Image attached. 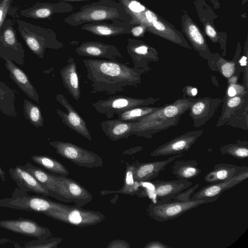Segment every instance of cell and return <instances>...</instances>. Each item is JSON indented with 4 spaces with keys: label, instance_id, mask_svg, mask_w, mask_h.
<instances>
[{
    "label": "cell",
    "instance_id": "obj_1",
    "mask_svg": "<svg viewBox=\"0 0 248 248\" xmlns=\"http://www.w3.org/2000/svg\"><path fill=\"white\" fill-rule=\"evenodd\" d=\"M82 62L93 93H105L114 95L128 88L137 87L141 82L142 74L146 73L120 61L88 59Z\"/></svg>",
    "mask_w": 248,
    "mask_h": 248
},
{
    "label": "cell",
    "instance_id": "obj_2",
    "mask_svg": "<svg viewBox=\"0 0 248 248\" xmlns=\"http://www.w3.org/2000/svg\"><path fill=\"white\" fill-rule=\"evenodd\" d=\"M23 167L50 192L52 198L65 202H74L80 207L92 200V194L86 188L67 176L52 174L31 163H26Z\"/></svg>",
    "mask_w": 248,
    "mask_h": 248
},
{
    "label": "cell",
    "instance_id": "obj_3",
    "mask_svg": "<svg viewBox=\"0 0 248 248\" xmlns=\"http://www.w3.org/2000/svg\"><path fill=\"white\" fill-rule=\"evenodd\" d=\"M196 98L182 97L160 106L136 123L132 129V135L151 139L155 134L176 126L181 116L189 109Z\"/></svg>",
    "mask_w": 248,
    "mask_h": 248
},
{
    "label": "cell",
    "instance_id": "obj_4",
    "mask_svg": "<svg viewBox=\"0 0 248 248\" xmlns=\"http://www.w3.org/2000/svg\"><path fill=\"white\" fill-rule=\"evenodd\" d=\"M118 20L130 22L131 17L120 2L99 0L80 7L78 11L65 18L64 22L73 27L86 23Z\"/></svg>",
    "mask_w": 248,
    "mask_h": 248
},
{
    "label": "cell",
    "instance_id": "obj_5",
    "mask_svg": "<svg viewBox=\"0 0 248 248\" xmlns=\"http://www.w3.org/2000/svg\"><path fill=\"white\" fill-rule=\"evenodd\" d=\"M16 21L21 37L32 52L39 58H44L46 48L58 49L63 46L52 30L19 19Z\"/></svg>",
    "mask_w": 248,
    "mask_h": 248
},
{
    "label": "cell",
    "instance_id": "obj_6",
    "mask_svg": "<svg viewBox=\"0 0 248 248\" xmlns=\"http://www.w3.org/2000/svg\"><path fill=\"white\" fill-rule=\"evenodd\" d=\"M218 198L182 200L174 198L151 203L148 207L149 215L158 222H164L178 217L188 211L202 204L213 202Z\"/></svg>",
    "mask_w": 248,
    "mask_h": 248
},
{
    "label": "cell",
    "instance_id": "obj_7",
    "mask_svg": "<svg viewBox=\"0 0 248 248\" xmlns=\"http://www.w3.org/2000/svg\"><path fill=\"white\" fill-rule=\"evenodd\" d=\"M64 204L56 202L40 195H29L16 188L11 197L0 199V207L33 211L43 214L52 209H61Z\"/></svg>",
    "mask_w": 248,
    "mask_h": 248
},
{
    "label": "cell",
    "instance_id": "obj_8",
    "mask_svg": "<svg viewBox=\"0 0 248 248\" xmlns=\"http://www.w3.org/2000/svg\"><path fill=\"white\" fill-rule=\"evenodd\" d=\"M43 214L59 221L79 227L95 225L106 218V217L100 212L83 209L76 205L64 204L61 209L50 210Z\"/></svg>",
    "mask_w": 248,
    "mask_h": 248
},
{
    "label": "cell",
    "instance_id": "obj_9",
    "mask_svg": "<svg viewBox=\"0 0 248 248\" xmlns=\"http://www.w3.org/2000/svg\"><path fill=\"white\" fill-rule=\"evenodd\" d=\"M158 98H136L124 95H114L99 100L92 104L93 108L107 118L130 108L140 106H149L155 104Z\"/></svg>",
    "mask_w": 248,
    "mask_h": 248
},
{
    "label": "cell",
    "instance_id": "obj_10",
    "mask_svg": "<svg viewBox=\"0 0 248 248\" xmlns=\"http://www.w3.org/2000/svg\"><path fill=\"white\" fill-rule=\"evenodd\" d=\"M49 143L59 155L79 166L93 168L103 166V159L98 155L73 143L57 140Z\"/></svg>",
    "mask_w": 248,
    "mask_h": 248
},
{
    "label": "cell",
    "instance_id": "obj_11",
    "mask_svg": "<svg viewBox=\"0 0 248 248\" xmlns=\"http://www.w3.org/2000/svg\"><path fill=\"white\" fill-rule=\"evenodd\" d=\"M0 57L24 65V50L10 18L5 19L0 29Z\"/></svg>",
    "mask_w": 248,
    "mask_h": 248
},
{
    "label": "cell",
    "instance_id": "obj_12",
    "mask_svg": "<svg viewBox=\"0 0 248 248\" xmlns=\"http://www.w3.org/2000/svg\"><path fill=\"white\" fill-rule=\"evenodd\" d=\"M0 227L13 232L35 237L37 239H44L52 235L48 228L41 226L35 220L23 217L1 220Z\"/></svg>",
    "mask_w": 248,
    "mask_h": 248
},
{
    "label": "cell",
    "instance_id": "obj_13",
    "mask_svg": "<svg viewBox=\"0 0 248 248\" xmlns=\"http://www.w3.org/2000/svg\"><path fill=\"white\" fill-rule=\"evenodd\" d=\"M203 132V130L200 129L181 134L158 146L150 155L152 156H159L183 153L191 148Z\"/></svg>",
    "mask_w": 248,
    "mask_h": 248
},
{
    "label": "cell",
    "instance_id": "obj_14",
    "mask_svg": "<svg viewBox=\"0 0 248 248\" xmlns=\"http://www.w3.org/2000/svg\"><path fill=\"white\" fill-rule=\"evenodd\" d=\"M127 41V52L132 60L134 67L142 69L146 73L150 71V62L159 61L156 50L136 39L128 38Z\"/></svg>",
    "mask_w": 248,
    "mask_h": 248
},
{
    "label": "cell",
    "instance_id": "obj_15",
    "mask_svg": "<svg viewBox=\"0 0 248 248\" xmlns=\"http://www.w3.org/2000/svg\"><path fill=\"white\" fill-rule=\"evenodd\" d=\"M56 100L67 110V112L57 108L56 112L61 117L62 123L74 131L83 136L89 140H92L91 134L86 122L62 94H58Z\"/></svg>",
    "mask_w": 248,
    "mask_h": 248
},
{
    "label": "cell",
    "instance_id": "obj_16",
    "mask_svg": "<svg viewBox=\"0 0 248 248\" xmlns=\"http://www.w3.org/2000/svg\"><path fill=\"white\" fill-rule=\"evenodd\" d=\"M222 99L210 97L196 98L188 110L193 125L198 128L204 125L215 115Z\"/></svg>",
    "mask_w": 248,
    "mask_h": 248
},
{
    "label": "cell",
    "instance_id": "obj_17",
    "mask_svg": "<svg viewBox=\"0 0 248 248\" xmlns=\"http://www.w3.org/2000/svg\"><path fill=\"white\" fill-rule=\"evenodd\" d=\"M80 56L104 58L109 60L124 61L123 56L115 46L90 41L82 43L75 49Z\"/></svg>",
    "mask_w": 248,
    "mask_h": 248
},
{
    "label": "cell",
    "instance_id": "obj_18",
    "mask_svg": "<svg viewBox=\"0 0 248 248\" xmlns=\"http://www.w3.org/2000/svg\"><path fill=\"white\" fill-rule=\"evenodd\" d=\"M134 25L128 22L114 20L111 23L102 21L86 23L80 29L93 35L110 37L130 33Z\"/></svg>",
    "mask_w": 248,
    "mask_h": 248
},
{
    "label": "cell",
    "instance_id": "obj_19",
    "mask_svg": "<svg viewBox=\"0 0 248 248\" xmlns=\"http://www.w3.org/2000/svg\"><path fill=\"white\" fill-rule=\"evenodd\" d=\"M73 10V6L67 2H37L32 6L21 10L20 15L26 18L43 19L49 18L55 14L67 13Z\"/></svg>",
    "mask_w": 248,
    "mask_h": 248
},
{
    "label": "cell",
    "instance_id": "obj_20",
    "mask_svg": "<svg viewBox=\"0 0 248 248\" xmlns=\"http://www.w3.org/2000/svg\"><path fill=\"white\" fill-rule=\"evenodd\" d=\"M9 172L18 188L27 192H31L46 197H51L50 192L30 172L20 165L11 167Z\"/></svg>",
    "mask_w": 248,
    "mask_h": 248
},
{
    "label": "cell",
    "instance_id": "obj_21",
    "mask_svg": "<svg viewBox=\"0 0 248 248\" xmlns=\"http://www.w3.org/2000/svg\"><path fill=\"white\" fill-rule=\"evenodd\" d=\"M248 177V170H247L237 174L229 180L210 184L199 191L195 192L190 200L219 198L224 191L242 183Z\"/></svg>",
    "mask_w": 248,
    "mask_h": 248
},
{
    "label": "cell",
    "instance_id": "obj_22",
    "mask_svg": "<svg viewBox=\"0 0 248 248\" xmlns=\"http://www.w3.org/2000/svg\"><path fill=\"white\" fill-rule=\"evenodd\" d=\"M183 154H179L161 161L140 162L137 164L134 172L135 181L140 183L150 181L157 177L159 173L165 169L167 166L179 158Z\"/></svg>",
    "mask_w": 248,
    "mask_h": 248
},
{
    "label": "cell",
    "instance_id": "obj_23",
    "mask_svg": "<svg viewBox=\"0 0 248 248\" xmlns=\"http://www.w3.org/2000/svg\"><path fill=\"white\" fill-rule=\"evenodd\" d=\"M152 184L158 201H166L191 186L192 183L177 179L171 181L155 180L152 181Z\"/></svg>",
    "mask_w": 248,
    "mask_h": 248
},
{
    "label": "cell",
    "instance_id": "obj_24",
    "mask_svg": "<svg viewBox=\"0 0 248 248\" xmlns=\"http://www.w3.org/2000/svg\"><path fill=\"white\" fill-rule=\"evenodd\" d=\"M62 84L71 96L76 101L80 97L81 91L77 64L72 57H69L67 64L60 71Z\"/></svg>",
    "mask_w": 248,
    "mask_h": 248
},
{
    "label": "cell",
    "instance_id": "obj_25",
    "mask_svg": "<svg viewBox=\"0 0 248 248\" xmlns=\"http://www.w3.org/2000/svg\"><path fill=\"white\" fill-rule=\"evenodd\" d=\"M4 60L5 66L9 72L10 78L28 97L39 103V95L27 75L13 62L6 59Z\"/></svg>",
    "mask_w": 248,
    "mask_h": 248
},
{
    "label": "cell",
    "instance_id": "obj_26",
    "mask_svg": "<svg viewBox=\"0 0 248 248\" xmlns=\"http://www.w3.org/2000/svg\"><path fill=\"white\" fill-rule=\"evenodd\" d=\"M136 122H127L116 119L108 120L100 123L106 136L112 140L127 139L132 135V129Z\"/></svg>",
    "mask_w": 248,
    "mask_h": 248
},
{
    "label": "cell",
    "instance_id": "obj_27",
    "mask_svg": "<svg viewBox=\"0 0 248 248\" xmlns=\"http://www.w3.org/2000/svg\"><path fill=\"white\" fill-rule=\"evenodd\" d=\"M248 170L245 166H236L228 163H219L215 165L204 178V181L209 184L229 180L237 174Z\"/></svg>",
    "mask_w": 248,
    "mask_h": 248
},
{
    "label": "cell",
    "instance_id": "obj_28",
    "mask_svg": "<svg viewBox=\"0 0 248 248\" xmlns=\"http://www.w3.org/2000/svg\"><path fill=\"white\" fill-rule=\"evenodd\" d=\"M139 160L129 164L126 162V166L124 179V185L122 188L117 190H103L100 192L101 195L109 194L121 193L133 195L140 192V183L135 181L134 172Z\"/></svg>",
    "mask_w": 248,
    "mask_h": 248
},
{
    "label": "cell",
    "instance_id": "obj_29",
    "mask_svg": "<svg viewBox=\"0 0 248 248\" xmlns=\"http://www.w3.org/2000/svg\"><path fill=\"white\" fill-rule=\"evenodd\" d=\"M240 57L239 53H236L233 60L229 61L217 53H212V58L208 61L207 64L211 70L219 73L228 79L234 74Z\"/></svg>",
    "mask_w": 248,
    "mask_h": 248
},
{
    "label": "cell",
    "instance_id": "obj_30",
    "mask_svg": "<svg viewBox=\"0 0 248 248\" xmlns=\"http://www.w3.org/2000/svg\"><path fill=\"white\" fill-rule=\"evenodd\" d=\"M195 159H178L171 169L172 174L178 179L188 180L198 176L202 172Z\"/></svg>",
    "mask_w": 248,
    "mask_h": 248
},
{
    "label": "cell",
    "instance_id": "obj_31",
    "mask_svg": "<svg viewBox=\"0 0 248 248\" xmlns=\"http://www.w3.org/2000/svg\"><path fill=\"white\" fill-rule=\"evenodd\" d=\"M16 94L4 83L0 81V111L7 116L16 118Z\"/></svg>",
    "mask_w": 248,
    "mask_h": 248
},
{
    "label": "cell",
    "instance_id": "obj_32",
    "mask_svg": "<svg viewBox=\"0 0 248 248\" xmlns=\"http://www.w3.org/2000/svg\"><path fill=\"white\" fill-rule=\"evenodd\" d=\"M248 98V93L228 99H223L222 111L216 126L219 127L226 124L234 112L239 108Z\"/></svg>",
    "mask_w": 248,
    "mask_h": 248
},
{
    "label": "cell",
    "instance_id": "obj_33",
    "mask_svg": "<svg viewBox=\"0 0 248 248\" xmlns=\"http://www.w3.org/2000/svg\"><path fill=\"white\" fill-rule=\"evenodd\" d=\"M31 160L41 168L47 171L57 175L67 176L69 170L57 160L46 155H33Z\"/></svg>",
    "mask_w": 248,
    "mask_h": 248
},
{
    "label": "cell",
    "instance_id": "obj_34",
    "mask_svg": "<svg viewBox=\"0 0 248 248\" xmlns=\"http://www.w3.org/2000/svg\"><path fill=\"white\" fill-rule=\"evenodd\" d=\"M159 107L140 106L126 110L118 114L117 119L127 122H138L141 119L158 109Z\"/></svg>",
    "mask_w": 248,
    "mask_h": 248
},
{
    "label": "cell",
    "instance_id": "obj_35",
    "mask_svg": "<svg viewBox=\"0 0 248 248\" xmlns=\"http://www.w3.org/2000/svg\"><path fill=\"white\" fill-rule=\"evenodd\" d=\"M219 150L222 155H229L237 159L247 158L248 156V141L238 140L235 143L222 146Z\"/></svg>",
    "mask_w": 248,
    "mask_h": 248
},
{
    "label": "cell",
    "instance_id": "obj_36",
    "mask_svg": "<svg viewBox=\"0 0 248 248\" xmlns=\"http://www.w3.org/2000/svg\"><path fill=\"white\" fill-rule=\"evenodd\" d=\"M23 102V112L26 119L37 128L43 126L44 118L40 107L27 99Z\"/></svg>",
    "mask_w": 248,
    "mask_h": 248
},
{
    "label": "cell",
    "instance_id": "obj_37",
    "mask_svg": "<svg viewBox=\"0 0 248 248\" xmlns=\"http://www.w3.org/2000/svg\"><path fill=\"white\" fill-rule=\"evenodd\" d=\"M226 124L234 128L248 130V98L234 112Z\"/></svg>",
    "mask_w": 248,
    "mask_h": 248
},
{
    "label": "cell",
    "instance_id": "obj_38",
    "mask_svg": "<svg viewBox=\"0 0 248 248\" xmlns=\"http://www.w3.org/2000/svg\"><path fill=\"white\" fill-rule=\"evenodd\" d=\"M126 13L131 16L130 22L136 25L140 23L142 16L146 10L145 7L137 0H119Z\"/></svg>",
    "mask_w": 248,
    "mask_h": 248
},
{
    "label": "cell",
    "instance_id": "obj_39",
    "mask_svg": "<svg viewBox=\"0 0 248 248\" xmlns=\"http://www.w3.org/2000/svg\"><path fill=\"white\" fill-rule=\"evenodd\" d=\"M62 238L51 236L44 239H36L26 243V248H57L62 242Z\"/></svg>",
    "mask_w": 248,
    "mask_h": 248
},
{
    "label": "cell",
    "instance_id": "obj_40",
    "mask_svg": "<svg viewBox=\"0 0 248 248\" xmlns=\"http://www.w3.org/2000/svg\"><path fill=\"white\" fill-rule=\"evenodd\" d=\"M247 93H248V88L243 84L238 83L228 84L223 99H228L236 96L244 95Z\"/></svg>",
    "mask_w": 248,
    "mask_h": 248
},
{
    "label": "cell",
    "instance_id": "obj_41",
    "mask_svg": "<svg viewBox=\"0 0 248 248\" xmlns=\"http://www.w3.org/2000/svg\"><path fill=\"white\" fill-rule=\"evenodd\" d=\"M13 0H2L0 3V29L11 8Z\"/></svg>",
    "mask_w": 248,
    "mask_h": 248
},
{
    "label": "cell",
    "instance_id": "obj_42",
    "mask_svg": "<svg viewBox=\"0 0 248 248\" xmlns=\"http://www.w3.org/2000/svg\"><path fill=\"white\" fill-rule=\"evenodd\" d=\"M107 248H130L129 244L125 240L115 239L111 241L107 246Z\"/></svg>",
    "mask_w": 248,
    "mask_h": 248
},
{
    "label": "cell",
    "instance_id": "obj_43",
    "mask_svg": "<svg viewBox=\"0 0 248 248\" xmlns=\"http://www.w3.org/2000/svg\"><path fill=\"white\" fill-rule=\"evenodd\" d=\"M183 92V97L194 98L198 94V89L192 86H186L182 89Z\"/></svg>",
    "mask_w": 248,
    "mask_h": 248
},
{
    "label": "cell",
    "instance_id": "obj_44",
    "mask_svg": "<svg viewBox=\"0 0 248 248\" xmlns=\"http://www.w3.org/2000/svg\"><path fill=\"white\" fill-rule=\"evenodd\" d=\"M145 31V27L143 25H136L131 28L130 33L134 37H139L142 36Z\"/></svg>",
    "mask_w": 248,
    "mask_h": 248
},
{
    "label": "cell",
    "instance_id": "obj_45",
    "mask_svg": "<svg viewBox=\"0 0 248 248\" xmlns=\"http://www.w3.org/2000/svg\"><path fill=\"white\" fill-rule=\"evenodd\" d=\"M143 248H169L168 245L158 241H152L144 246Z\"/></svg>",
    "mask_w": 248,
    "mask_h": 248
},
{
    "label": "cell",
    "instance_id": "obj_46",
    "mask_svg": "<svg viewBox=\"0 0 248 248\" xmlns=\"http://www.w3.org/2000/svg\"><path fill=\"white\" fill-rule=\"evenodd\" d=\"M205 31L209 37L213 39V40H214V41L217 40V32L211 25H210V24L206 25L205 27Z\"/></svg>",
    "mask_w": 248,
    "mask_h": 248
},
{
    "label": "cell",
    "instance_id": "obj_47",
    "mask_svg": "<svg viewBox=\"0 0 248 248\" xmlns=\"http://www.w3.org/2000/svg\"><path fill=\"white\" fill-rule=\"evenodd\" d=\"M142 147H141V146H137V147H133V148H131L130 149H129L128 150H126L125 151H124L123 153V154H124V155H132V154H135L136 153H137L140 151H141V150H142Z\"/></svg>",
    "mask_w": 248,
    "mask_h": 248
},
{
    "label": "cell",
    "instance_id": "obj_48",
    "mask_svg": "<svg viewBox=\"0 0 248 248\" xmlns=\"http://www.w3.org/2000/svg\"><path fill=\"white\" fill-rule=\"evenodd\" d=\"M151 24L156 30L158 31H163L165 29L164 25L158 20L153 21Z\"/></svg>",
    "mask_w": 248,
    "mask_h": 248
},
{
    "label": "cell",
    "instance_id": "obj_49",
    "mask_svg": "<svg viewBox=\"0 0 248 248\" xmlns=\"http://www.w3.org/2000/svg\"><path fill=\"white\" fill-rule=\"evenodd\" d=\"M239 77L233 75L227 79L228 84H234L237 83Z\"/></svg>",
    "mask_w": 248,
    "mask_h": 248
},
{
    "label": "cell",
    "instance_id": "obj_50",
    "mask_svg": "<svg viewBox=\"0 0 248 248\" xmlns=\"http://www.w3.org/2000/svg\"><path fill=\"white\" fill-rule=\"evenodd\" d=\"M5 172L2 170L0 166V177L2 181H5L6 177L5 175Z\"/></svg>",
    "mask_w": 248,
    "mask_h": 248
},
{
    "label": "cell",
    "instance_id": "obj_51",
    "mask_svg": "<svg viewBox=\"0 0 248 248\" xmlns=\"http://www.w3.org/2000/svg\"><path fill=\"white\" fill-rule=\"evenodd\" d=\"M59 0L64 2H71V1H89L91 0Z\"/></svg>",
    "mask_w": 248,
    "mask_h": 248
},
{
    "label": "cell",
    "instance_id": "obj_52",
    "mask_svg": "<svg viewBox=\"0 0 248 248\" xmlns=\"http://www.w3.org/2000/svg\"><path fill=\"white\" fill-rule=\"evenodd\" d=\"M2 0H0V3L1 2V1H2Z\"/></svg>",
    "mask_w": 248,
    "mask_h": 248
}]
</instances>
